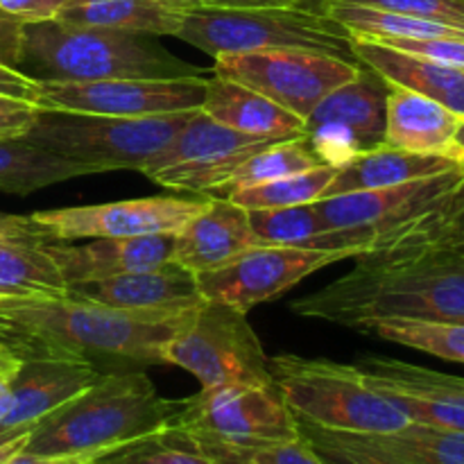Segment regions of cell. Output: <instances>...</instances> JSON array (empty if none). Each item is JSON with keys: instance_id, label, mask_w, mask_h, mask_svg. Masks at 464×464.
I'll list each match as a JSON object with an SVG mask.
<instances>
[{"instance_id": "cell-16", "label": "cell", "mask_w": 464, "mask_h": 464, "mask_svg": "<svg viewBox=\"0 0 464 464\" xmlns=\"http://www.w3.org/2000/svg\"><path fill=\"white\" fill-rule=\"evenodd\" d=\"M45 252L57 266L66 285L91 284L127 272L152 270L172 261L175 234L89 238L84 245L45 243Z\"/></svg>"}, {"instance_id": "cell-8", "label": "cell", "mask_w": 464, "mask_h": 464, "mask_svg": "<svg viewBox=\"0 0 464 464\" xmlns=\"http://www.w3.org/2000/svg\"><path fill=\"white\" fill-rule=\"evenodd\" d=\"M195 111L116 118L41 109L25 139L59 157L93 166L98 172H143Z\"/></svg>"}, {"instance_id": "cell-37", "label": "cell", "mask_w": 464, "mask_h": 464, "mask_svg": "<svg viewBox=\"0 0 464 464\" xmlns=\"http://www.w3.org/2000/svg\"><path fill=\"white\" fill-rule=\"evenodd\" d=\"M249 464H331L326 462L304 435L263 447L247 458Z\"/></svg>"}, {"instance_id": "cell-5", "label": "cell", "mask_w": 464, "mask_h": 464, "mask_svg": "<svg viewBox=\"0 0 464 464\" xmlns=\"http://www.w3.org/2000/svg\"><path fill=\"white\" fill-rule=\"evenodd\" d=\"M270 372L302 424L358 435L394 433L411 424L392 399L367 383L358 365L279 353L270 358Z\"/></svg>"}, {"instance_id": "cell-22", "label": "cell", "mask_w": 464, "mask_h": 464, "mask_svg": "<svg viewBox=\"0 0 464 464\" xmlns=\"http://www.w3.org/2000/svg\"><path fill=\"white\" fill-rule=\"evenodd\" d=\"M460 163L444 154H421L408 150L381 145L376 150L353 154L352 159L335 166L334 179L326 186L320 199L335 195L356 193V190L388 188V186L406 184V181L424 179V177L444 175L460 170Z\"/></svg>"}, {"instance_id": "cell-11", "label": "cell", "mask_w": 464, "mask_h": 464, "mask_svg": "<svg viewBox=\"0 0 464 464\" xmlns=\"http://www.w3.org/2000/svg\"><path fill=\"white\" fill-rule=\"evenodd\" d=\"M207 77L102 82H36L34 104L48 111L145 118L199 109Z\"/></svg>"}, {"instance_id": "cell-14", "label": "cell", "mask_w": 464, "mask_h": 464, "mask_svg": "<svg viewBox=\"0 0 464 464\" xmlns=\"http://www.w3.org/2000/svg\"><path fill=\"white\" fill-rule=\"evenodd\" d=\"M208 198H143L91 207L53 208L32 213L30 220L48 243H72L89 238H127V236L177 234Z\"/></svg>"}, {"instance_id": "cell-47", "label": "cell", "mask_w": 464, "mask_h": 464, "mask_svg": "<svg viewBox=\"0 0 464 464\" xmlns=\"http://www.w3.org/2000/svg\"><path fill=\"white\" fill-rule=\"evenodd\" d=\"M27 438H30V433H25V435H21V438L12 440V442L3 444V447H0V464H3L5 460H9L12 456H16V453H21L23 449H25Z\"/></svg>"}, {"instance_id": "cell-35", "label": "cell", "mask_w": 464, "mask_h": 464, "mask_svg": "<svg viewBox=\"0 0 464 464\" xmlns=\"http://www.w3.org/2000/svg\"><path fill=\"white\" fill-rule=\"evenodd\" d=\"M299 430L311 442V447L331 464H412L374 447L358 433L324 430L311 424H302V421H299Z\"/></svg>"}, {"instance_id": "cell-18", "label": "cell", "mask_w": 464, "mask_h": 464, "mask_svg": "<svg viewBox=\"0 0 464 464\" xmlns=\"http://www.w3.org/2000/svg\"><path fill=\"white\" fill-rule=\"evenodd\" d=\"M68 297L102 304L109 308H125V311L193 308L204 302L193 272L177 266L175 261L163 263L152 270L127 272L102 281L71 285Z\"/></svg>"}, {"instance_id": "cell-15", "label": "cell", "mask_w": 464, "mask_h": 464, "mask_svg": "<svg viewBox=\"0 0 464 464\" xmlns=\"http://www.w3.org/2000/svg\"><path fill=\"white\" fill-rule=\"evenodd\" d=\"M462 172L464 168L388 188L335 195L313 204L329 229L365 231L376 240V247H383L420 218L433 211L440 199L458 184Z\"/></svg>"}, {"instance_id": "cell-21", "label": "cell", "mask_w": 464, "mask_h": 464, "mask_svg": "<svg viewBox=\"0 0 464 464\" xmlns=\"http://www.w3.org/2000/svg\"><path fill=\"white\" fill-rule=\"evenodd\" d=\"M358 63L370 66L394 86H403L444 104L464 118V68L433 62L420 54L388 48L376 41L352 36Z\"/></svg>"}, {"instance_id": "cell-51", "label": "cell", "mask_w": 464, "mask_h": 464, "mask_svg": "<svg viewBox=\"0 0 464 464\" xmlns=\"http://www.w3.org/2000/svg\"><path fill=\"white\" fill-rule=\"evenodd\" d=\"M240 464H249V462H247V460H245V462H240Z\"/></svg>"}, {"instance_id": "cell-6", "label": "cell", "mask_w": 464, "mask_h": 464, "mask_svg": "<svg viewBox=\"0 0 464 464\" xmlns=\"http://www.w3.org/2000/svg\"><path fill=\"white\" fill-rule=\"evenodd\" d=\"M177 39L202 53H261V50H306L358 63L352 34L335 18L313 7H193L184 14Z\"/></svg>"}, {"instance_id": "cell-2", "label": "cell", "mask_w": 464, "mask_h": 464, "mask_svg": "<svg viewBox=\"0 0 464 464\" xmlns=\"http://www.w3.org/2000/svg\"><path fill=\"white\" fill-rule=\"evenodd\" d=\"M193 308L125 311L72 297L0 295V349L21 361L82 358L100 374L139 372L166 365L168 343Z\"/></svg>"}, {"instance_id": "cell-27", "label": "cell", "mask_w": 464, "mask_h": 464, "mask_svg": "<svg viewBox=\"0 0 464 464\" xmlns=\"http://www.w3.org/2000/svg\"><path fill=\"white\" fill-rule=\"evenodd\" d=\"M275 140L279 139H256V136L240 134V131L220 125L213 118H208L202 109H198L186 121V125L177 131L175 139L168 143V148H163L150 161V166L143 168V175L161 170V168L177 166V163L207 161V159L227 157V154L240 152V150L275 143Z\"/></svg>"}, {"instance_id": "cell-32", "label": "cell", "mask_w": 464, "mask_h": 464, "mask_svg": "<svg viewBox=\"0 0 464 464\" xmlns=\"http://www.w3.org/2000/svg\"><path fill=\"white\" fill-rule=\"evenodd\" d=\"M335 166L320 163L315 168H308L304 172L279 177V179L266 181V184L247 186L229 198L234 204H238L245 211H261V208H284V207H299V204H313L322 198L326 186L334 179Z\"/></svg>"}, {"instance_id": "cell-36", "label": "cell", "mask_w": 464, "mask_h": 464, "mask_svg": "<svg viewBox=\"0 0 464 464\" xmlns=\"http://www.w3.org/2000/svg\"><path fill=\"white\" fill-rule=\"evenodd\" d=\"M322 3L361 5V7L447 23V25L464 30V0H322Z\"/></svg>"}, {"instance_id": "cell-33", "label": "cell", "mask_w": 464, "mask_h": 464, "mask_svg": "<svg viewBox=\"0 0 464 464\" xmlns=\"http://www.w3.org/2000/svg\"><path fill=\"white\" fill-rule=\"evenodd\" d=\"M365 334L385 343L417 349L449 362L464 365V324H430V322H381Z\"/></svg>"}, {"instance_id": "cell-7", "label": "cell", "mask_w": 464, "mask_h": 464, "mask_svg": "<svg viewBox=\"0 0 464 464\" xmlns=\"http://www.w3.org/2000/svg\"><path fill=\"white\" fill-rule=\"evenodd\" d=\"M172 426L225 462H245L254 451L302 435L299 420L276 385H218L179 401Z\"/></svg>"}, {"instance_id": "cell-31", "label": "cell", "mask_w": 464, "mask_h": 464, "mask_svg": "<svg viewBox=\"0 0 464 464\" xmlns=\"http://www.w3.org/2000/svg\"><path fill=\"white\" fill-rule=\"evenodd\" d=\"M91 464H231L208 451L177 426L122 444ZM240 464V462H238Z\"/></svg>"}, {"instance_id": "cell-46", "label": "cell", "mask_w": 464, "mask_h": 464, "mask_svg": "<svg viewBox=\"0 0 464 464\" xmlns=\"http://www.w3.org/2000/svg\"><path fill=\"white\" fill-rule=\"evenodd\" d=\"M447 157H451L453 161H458L464 168V118L460 121V125H458V131L456 136H453Z\"/></svg>"}, {"instance_id": "cell-9", "label": "cell", "mask_w": 464, "mask_h": 464, "mask_svg": "<svg viewBox=\"0 0 464 464\" xmlns=\"http://www.w3.org/2000/svg\"><path fill=\"white\" fill-rule=\"evenodd\" d=\"M166 365L190 372L202 388L275 385L270 358L247 322V313L207 299L170 338Z\"/></svg>"}, {"instance_id": "cell-13", "label": "cell", "mask_w": 464, "mask_h": 464, "mask_svg": "<svg viewBox=\"0 0 464 464\" xmlns=\"http://www.w3.org/2000/svg\"><path fill=\"white\" fill-rule=\"evenodd\" d=\"M352 258L347 252H322L299 247L247 249L227 266L195 275L202 299L229 304L249 313L258 304L272 302L311 276L313 272Z\"/></svg>"}, {"instance_id": "cell-48", "label": "cell", "mask_w": 464, "mask_h": 464, "mask_svg": "<svg viewBox=\"0 0 464 464\" xmlns=\"http://www.w3.org/2000/svg\"><path fill=\"white\" fill-rule=\"evenodd\" d=\"M32 426H21V429H7V426H0V447L7 442H12V440L21 438V435L30 433Z\"/></svg>"}, {"instance_id": "cell-30", "label": "cell", "mask_w": 464, "mask_h": 464, "mask_svg": "<svg viewBox=\"0 0 464 464\" xmlns=\"http://www.w3.org/2000/svg\"><path fill=\"white\" fill-rule=\"evenodd\" d=\"M370 444L412 464H464L462 430L411 421L394 433L362 435Z\"/></svg>"}, {"instance_id": "cell-38", "label": "cell", "mask_w": 464, "mask_h": 464, "mask_svg": "<svg viewBox=\"0 0 464 464\" xmlns=\"http://www.w3.org/2000/svg\"><path fill=\"white\" fill-rule=\"evenodd\" d=\"M41 109L27 100L0 95V139L25 136Z\"/></svg>"}, {"instance_id": "cell-43", "label": "cell", "mask_w": 464, "mask_h": 464, "mask_svg": "<svg viewBox=\"0 0 464 464\" xmlns=\"http://www.w3.org/2000/svg\"><path fill=\"white\" fill-rule=\"evenodd\" d=\"M18 365H21V358L7 352L0 353V424L7 417L9 406H12V381Z\"/></svg>"}, {"instance_id": "cell-28", "label": "cell", "mask_w": 464, "mask_h": 464, "mask_svg": "<svg viewBox=\"0 0 464 464\" xmlns=\"http://www.w3.org/2000/svg\"><path fill=\"white\" fill-rule=\"evenodd\" d=\"M0 295L68 297V285L44 245L0 240Z\"/></svg>"}, {"instance_id": "cell-41", "label": "cell", "mask_w": 464, "mask_h": 464, "mask_svg": "<svg viewBox=\"0 0 464 464\" xmlns=\"http://www.w3.org/2000/svg\"><path fill=\"white\" fill-rule=\"evenodd\" d=\"M0 240H14V243L45 245V236L36 229L30 216H5L0 213Z\"/></svg>"}, {"instance_id": "cell-26", "label": "cell", "mask_w": 464, "mask_h": 464, "mask_svg": "<svg viewBox=\"0 0 464 464\" xmlns=\"http://www.w3.org/2000/svg\"><path fill=\"white\" fill-rule=\"evenodd\" d=\"M89 175L100 172L93 166L39 148L25 136L0 139V193L25 198L53 184Z\"/></svg>"}, {"instance_id": "cell-17", "label": "cell", "mask_w": 464, "mask_h": 464, "mask_svg": "<svg viewBox=\"0 0 464 464\" xmlns=\"http://www.w3.org/2000/svg\"><path fill=\"white\" fill-rule=\"evenodd\" d=\"M100 376L102 374L82 358H23L12 381V406L0 426L7 429L34 426L63 403L80 397Z\"/></svg>"}, {"instance_id": "cell-25", "label": "cell", "mask_w": 464, "mask_h": 464, "mask_svg": "<svg viewBox=\"0 0 464 464\" xmlns=\"http://www.w3.org/2000/svg\"><path fill=\"white\" fill-rule=\"evenodd\" d=\"M186 12L163 0H68L54 21L125 34L177 36Z\"/></svg>"}, {"instance_id": "cell-1", "label": "cell", "mask_w": 464, "mask_h": 464, "mask_svg": "<svg viewBox=\"0 0 464 464\" xmlns=\"http://www.w3.org/2000/svg\"><path fill=\"white\" fill-rule=\"evenodd\" d=\"M290 311L362 334L381 322L464 324V252L383 245L356 256L353 270L299 297Z\"/></svg>"}, {"instance_id": "cell-29", "label": "cell", "mask_w": 464, "mask_h": 464, "mask_svg": "<svg viewBox=\"0 0 464 464\" xmlns=\"http://www.w3.org/2000/svg\"><path fill=\"white\" fill-rule=\"evenodd\" d=\"M322 159L317 157V152L313 150V145L308 143L304 136L297 139H285V140H275L267 148H263L261 152H256L254 157H249L216 193H211L208 198H229L231 193L240 188H247V186L266 184V181L279 179V177L295 175V172H304L308 168L320 166Z\"/></svg>"}, {"instance_id": "cell-52", "label": "cell", "mask_w": 464, "mask_h": 464, "mask_svg": "<svg viewBox=\"0 0 464 464\" xmlns=\"http://www.w3.org/2000/svg\"><path fill=\"white\" fill-rule=\"evenodd\" d=\"M0 353H3V349H0ZM12 356H14V353H12Z\"/></svg>"}, {"instance_id": "cell-39", "label": "cell", "mask_w": 464, "mask_h": 464, "mask_svg": "<svg viewBox=\"0 0 464 464\" xmlns=\"http://www.w3.org/2000/svg\"><path fill=\"white\" fill-rule=\"evenodd\" d=\"M23 27H25V21L0 9V63L16 71L21 62Z\"/></svg>"}, {"instance_id": "cell-44", "label": "cell", "mask_w": 464, "mask_h": 464, "mask_svg": "<svg viewBox=\"0 0 464 464\" xmlns=\"http://www.w3.org/2000/svg\"><path fill=\"white\" fill-rule=\"evenodd\" d=\"M311 3L322 0H199L202 7H220V9H252V7H308Z\"/></svg>"}, {"instance_id": "cell-10", "label": "cell", "mask_w": 464, "mask_h": 464, "mask_svg": "<svg viewBox=\"0 0 464 464\" xmlns=\"http://www.w3.org/2000/svg\"><path fill=\"white\" fill-rule=\"evenodd\" d=\"M361 63L306 50H261L213 57V75L238 82L306 121L338 86L353 80Z\"/></svg>"}, {"instance_id": "cell-40", "label": "cell", "mask_w": 464, "mask_h": 464, "mask_svg": "<svg viewBox=\"0 0 464 464\" xmlns=\"http://www.w3.org/2000/svg\"><path fill=\"white\" fill-rule=\"evenodd\" d=\"M66 5L68 0H0V9L25 23L53 21Z\"/></svg>"}, {"instance_id": "cell-42", "label": "cell", "mask_w": 464, "mask_h": 464, "mask_svg": "<svg viewBox=\"0 0 464 464\" xmlns=\"http://www.w3.org/2000/svg\"><path fill=\"white\" fill-rule=\"evenodd\" d=\"M0 95H9V98L27 100L34 104L36 98V82L23 75L16 68H9L0 63Z\"/></svg>"}, {"instance_id": "cell-49", "label": "cell", "mask_w": 464, "mask_h": 464, "mask_svg": "<svg viewBox=\"0 0 464 464\" xmlns=\"http://www.w3.org/2000/svg\"><path fill=\"white\" fill-rule=\"evenodd\" d=\"M163 3L177 5V7H181V9H193V7H199V0H163Z\"/></svg>"}, {"instance_id": "cell-4", "label": "cell", "mask_w": 464, "mask_h": 464, "mask_svg": "<svg viewBox=\"0 0 464 464\" xmlns=\"http://www.w3.org/2000/svg\"><path fill=\"white\" fill-rule=\"evenodd\" d=\"M18 71L34 82L168 80L213 72L175 57L152 36L72 27L54 18L25 23Z\"/></svg>"}, {"instance_id": "cell-23", "label": "cell", "mask_w": 464, "mask_h": 464, "mask_svg": "<svg viewBox=\"0 0 464 464\" xmlns=\"http://www.w3.org/2000/svg\"><path fill=\"white\" fill-rule=\"evenodd\" d=\"M199 109L220 125L256 139L284 140L304 136L302 118L266 95L213 72L207 77V95Z\"/></svg>"}, {"instance_id": "cell-3", "label": "cell", "mask_w": 464, "mask_h": 464, "mask_svg": "<svg viewBox=\"0 0 464 464\" xmlns=\"http://www.w3.org/2000/svg\"><path fill=\"white\" fill-rule=\"evenodd\" d=\"M177 408L179 401L163 399L140 370L111 372L36 421L25 451L36 456H102L172 426Z\"/></svg>"}, {"instance_id": "cell-24", "label": "cell", "mask_w": 464, "mask_h": 464, "mask_svg": "<svg viewBox=\"0 0 464 464\" xmlns=\"http://www.w3.org/2000/svg\"><path fill=\"white\" fill-rule=\"evenodd\" d=\"M460 121L462 116L444 104L392 84L385 109V145L408 152L447 157Z\"/></svg>"}, {"instance_id": "cell-45", "label": "cell", "mask_w": 464, "mask_h": 464, "mask_svg": "<svg viewBox=\"0 0 464 464\" xmlns=\"http://www.w3.org/2000/svg\"><path fill=\"white\" fill-rule=\"evenodd\" d=\"M98 458L100 456H36V453H27L23 449L21 453H16L3 464H91Z\"/></svg>"}, {"instance_id": "cell-19", "label": "cell", "mask_w": 464, "mask_h": 464, "mask_svg": "<svg viewBox=\"0 0 464 464\" xmlns=\"http://www.w3.org/2000/svg\"><path fill=\"white\" fill-rule=\"evenodd\" d=\"M256 247L245 208L227 198H208L175 234L172 261L193 275L227 266L247 249Z\"/></svg>"}, {"instance_id": "cell-50", "label": "cell", "mask_w": 464, "mask_h": 464, "mask_svg": "<svg viewBox=\"0 0 464 464\" xmlns=\"http://www.w3.org/2000/svg\"><path fill=\"white\" fill-rule=\"evenodd\" d=\"M456 383H458V388H460V392L464 394V379H462V376H456Z\"/></svg>"}, {"instance_id": "cell-12", "label": "cell", "mask_w": 464, "mask_h": 464, "mask_svg": "<svg viewBox=\"0 0 464 464\" xmlns=\"http://www.w3.org/2000/svg\"><path fill=\"white\" fill-rule=\"evenodd\" d=\"M390 82L358 68L356 77L331 91L304 121V139L313 145L322 163L340 166L353 154L385 145V109Z\"/></svg>"}, {"instance_id": "cell-20", "label": "cell", "mask_w": 464, "mask_h": 464, "mask_svg": "<svg viewBox=\"0 0 464 464\" xmlns=\"http://www.w3.org/2000/svg\"><path fill=\"white\" fill-rule=\"evenodd\" d=\"M247 218L254 243L261 247L322 249V252H347L349 256H361L376 247V240L365 231L329 229L315 211V204L261 208V211H247Z\"/></svg>"}, {"instance_id": "cell-34", "label": "cell", "mask_w": 464, "mask_h": 464, "mask_svg": "<svg viewBox=\"0 0 464 464\" xmlns=\"http://www.w3.org/2000/svg\"><path fill=\"white\" fill-rule=\"evenodd\" d=\"M390 243H426L464 252V172L433 211L420 218Z\"/></svg>"}]
</instances>
